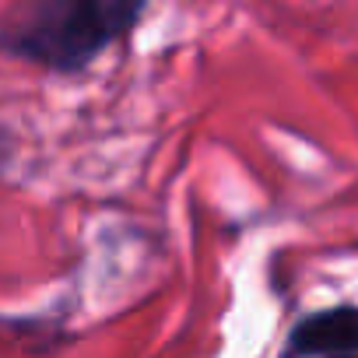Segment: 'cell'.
<instances>
[{
  "label": "cell",
  "mask_w": 358,
  "mask_h": 358,
  "mask_svg": "<svg viewBox=\"0 0 358 358\" xmlns=\"http://www.w3.org/2000/svg\"><path fill=\"white\" fill-rule=\"evenodd\" d=\"M0 43L43 67L81 71L113 43V36L106 32L92 0H29L18 15L8 18Z\"/></svg>",
  "instance_id": "cell-1"
},
{
  "label": "cell",
  "mask_w": 358,
  "mask_h": 358,
  "mask_svg": "<svg viewBox=\"0 0 358 358\" xmlns=\"http://www.w3.org/2000/svg\"><path fill=\"white\" fill-rule=\"evenodd\" d=\"M92 8L99 11L106 32L113 39H120L123 32H130L141 18V11L148 8V0H92Z\"/></svg>",
  "instance_id": "cell-3"
},
{
  "label": "cell",
  "mask_w": 358,
  "mask_h": 358,
  "mask_svg": "<svg viewBox=\"0 0 358 358\" xmlns=\"http://www.w3.org/2000/svg\"><path fill=\"white\" fill-rule=\"evenodd\" d=\"M288 358L302 355H358V309L341 306L330 313H316L292 330L285 348Z\"/></svg>",
  "instance_id": "cell-2"
}]
</instances>
